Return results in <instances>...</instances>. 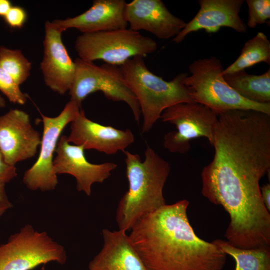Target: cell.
<instances>
[{"instance_id": "cell-6", "label": "cell", "mask_w": 270, "mask_h": 270, "mask_svg": "<svg viewBox=\"0 0 270 270\" xmlns=\"http://www.w3.org/2000/svg\"><path fill=\"white\" fill-rule=\"evenodd\" d=\"M76 71L69 90L70 100L81 106L90 94L100 91L108 100L124 102L131 110L138 123L141 112L134 94L125 83L119 66L108 64L98 66L77 58L74 61Z\"/></svg>"}, {"instance_id": "cell-9", "label": "cell", "mask_w": 270, "mask_h": 270, "mask_svg": "<svg viewBox=\"0 0 270 270\" xmlns=\"http://www.w3.org/2000/svg\"><path fill=\"white\" fill-rule=\"evenodd\" d=\"M80 107L70 100L56 116L48 117L41 114L44 130L39 156L23 178L24 183L29 189L45 192L55 188L58 180L54 170V152L63 130L76 118Z\"/></svg>"}, {"instance_id": "cell-24", "label": "cell", "mask_w": 270, "mask_h": 270, "mask_svg": "<svg viewBox=\"0 0 270 270\" xmlns=\"http://www.w3.org/2000/svg\"><path fill=\"white\" fill-rule=\"evenodd\" d=\"M6 22L12 28H22L27 19L26 10L20 6H12L4 17Z\"/></svg>"}, {"instance_id": "cell-1", "label": "cell", "mask_w": 270, "mask_h": 270, "mask_svg": "<svg viewBox=\"0 0 270 270\" xmlns=\"http://www.w3.org/2000/svg\"><path fill=\"white\" fill-rule=\"evenodd\" d=\"M186 200L164 204L139 218L130 240L148 270H222L226 254L198 238L187 215Z\"/></svg>"}, {"instance_id": "cell-13", "label": "cell", "mask_w": 270, "mask_h": 270, "mask_svg": "<svg viewBox=\"0 0 270 270\" xmlns=\"http://www.w3.org/2000/svg\"><path fill=\"white\" fill-rule=\"evenodd\" d=\"M68 140L84 150L94 149L108 155L122 152L134 140L130 129L120 130L104 126L88 119L80 109L76 118L70 122V132Z\"/></svg>"}, {"instance_id": "cell-11", "label": "cell", "mask_w": 270, "mask_h": 270, "mask_svg": "<svg viewBox=\"0 0 270 270\" xmlns=\"http://www.w3.org/2000/svg\"><path fill=\"white\" fill-rule=\"evenodd\" d=\"M40 142V133L25 112L11 109L0 116V150L8 164L15 166L32 158Z\"/></svg>"}, {"instance_id": "cell-19", "label": "cell", "mask_w": 270, "mask_h": 270, "mask_svg": "<svg viewBox=\"0 0 270 270\" xmlns=\"http://www.w3.org/2000/svg\"><path fill=\"white\" fill-rule=\"evenodd\" d=\"M213 242L226 254L234 258V270H270V246L242 248L222 240Z\"/></svg>"}, {"instance_id": "cell-20", "label": "cell", "mask_w": 270, "mask_h": 270, "mask_svg": "<svg viewBox=\"0 0 270 270\" xmlns=\"http://www.w3.org/2000/svg\"><path fill=\"white\" fill-rule=\"evenodd\" d=\"M270 64V42L266 36L258 32L244 44L237 59L222 72V75L245 70L260 62Z\"/></svg>"}, {"instance_id": "cell-10", "label": "cell", "mask_w": 270, "mask_h": 270, "mask_svg": "<svg viewBox=\"0 0 270 270\" xmlns=\"http://www.w3.org/2000/svg\"><path fill=\"white\" fill-rule=\"evenodd\" d=\"M84 150L82 146L70 144L68 136H62L57 144L53 166L56 174H67L74 176L78 190L90 196L92 184L102 183L117 164L114 162L92 164L86 158Z\"/></svg>"}, {"instance_id": "cell-21", "label": "cell", "mask_w": 270, "mask_h": 270, "mask_svg": "<svg viewBox=\"0 0 270 270\" xmlns=\"http://www.w3.org/2000/svg\"><path fill=\"white\" fill-rule=\"evenodd\" d=\"M0 66L20 86L30 76L32 63L20 50L0 46Z\"/></svg>"}, {"instance_id": "cell-25", "label": "cell", "mask_w": 270, "mask_h": 270, "mask_svg": "<svg viewBox=\"0 0 270 270\" xmlns=\"http://www.w3.org/2000/svg\"><path fill=\"white\" fill-rule=\"evenodd\" d=\"M16 176V168L6 162L0 150V188H4L5 184Z\"/></svg>"}, {"instance_id": "cell-2", "label": "cell", "mask_w": 270, "mask_h": 270, "mask_svg": "<svg viewBox=\"0 0 270 270\" xmlns=\"http://www.w3.org/2000/svg\"><path fill=\"white\" fill-rule=\"evenodd\" d=\"M123 152L128 188L118 202L116 219L119 230L126 231L141 217L166 204L163 188L170 166L148 146L143 161L138 154Z\"/></svg>"}, {"instance_id": "cell-4", "label": "cell", "mask_w": 270, "mask_h": 270, "mask_svg": "<svg viewBox=\"0 0 270 270\" xmlns=\"http://www.w3.org/2000/svg\"><path fill=\"white\" fill-rule=\"evenodd\" d=\"M190 73L184 80L195 102L208 108L218 116L235 110H250L270 115V103L248 100L225 81L221 61L215 56L200 58L188 66Z\"/></svg>"}, {"instance_id": "cell-18", "label": "cell", "mask_w": 270, "mask_h": 270, "mask_svg": "<svg viewBox=\"0 0 270 270\" xmlns=\"http://www.w3.org/2000/svg\"><path fill=\"white\" fill-rule=\"evenodd\" d=\"M226 83L244 98L255 102L270 103V69L255 75L245 70L224 75Z\"/></svg>"}, {"instance_id": "cell-27", "label": "cell", "mask_w": 270, "mask_h": 270, "mask_svg": "<svg viewBox=\"0 0 270 270\" xmlns=\"http://www.w3.org/2000/svg\"><path fill=\"white\" fill-rule=\"evenodd\" d=\"M262 202L268 212H270V184L268 183L260 187Z\"/></svg>"}, {"instance_id": "cell-8", "label": "cell", "mask_w": 270, "mask_h": 270, "mask_svg": "<svg viewBox=\"0 0 270 270\" xmlns=\"http://www.w3.org/2000/svg\"><path fill=\"white\" fill-rule=\"evenodd\" d=\"M160 118L176 128L164 138V146L170 152L185 154L190 148V140L200 137L212 146L218 116L205 106L195 102L178 104L166 109Z\"/></svg>"}, {"instance_id": "cell-5", "label": "cell", "mask_w": 270, "mask_h": 270, "mask_svg": "<svg viewBox=\"0 0 270 270\" xmlns=\"http://www.w3.org/2000/svg\"><path fill=\"white\" fill-rule=\"evenodd\" d=\"M157 48L153 39L127 28L83 33L74 42V48L80 60L88 62L100 60L116 66L134 56L144 58Z\"/></svg>"}, {"instance_id": "cell-26", "label": "cell", "mask_w": 270, "mask_h": 270, "mask_svg": "<svg viewBox=\"0 0 270 270\" xmlns=\"http://www.w3.org/2000/svg\"><path fill=\"white\" fill-rule=\"evenodd\" d=\"M12 206L6 194L4 188H0V217Z\"/></svg>"}, {"instance_id": "cell-22", "label": "cell", "mask_w": 270, "mask_h": 270, "mask_svg": "<svg viewBox=\"0 0 270 270\" xmlns=\"http://www.w3.org/2000/svg\"><path fill=\"white\" fill-rule=\"evenodd\" d=\"M248 20L246 26L254 28L258 24L268 23L270 19V0H247Z\"/></svg>"}, {"instance_id": "cell-16", "label": "cell", "mask_w": 270, "mask_h": 270, "mask_svg": "<svg viewBox=\"0 0 270 270\" xmlns=\"http://www.w3.org/2000/svg\"><path fill=\"white\" fill-rule=\"evenodd\" d=\"M124 0H95L85 12L72 18L52 22L63 32L74 28L83 33L126 28Z\"/></svg>"}, {"instance_id": "cell-17", "label": "cell", "mask_w": 270, "mask_h": 270, "mask_svg": "<svg viewBox=\"0 0 270 270\" xmlns=\"http://www.w3.org/2000/svg\"><path fill=\"white\" fill-rule=\"evenodd\" d=\"M102 236V248L90 262L89 270H148L126 231L104 228Z\"/></svg>"}, {"instance_id": "cell-3", "label": "cell", "mask_w": 270, "mask_h": 270, "mask_svg": "<svg viewBox=\"0 0 270 270\" xmlns=\"http://www.w3.org/2000/svg\"><path fill=\"white\" fill-rule=\"evenodd\" d=\"M122 78L138 102L142 116V133L149 132L162 112L180 103L194 102L184 84L186 73L166 81L146 66L144 57L134 56L118 66Z\"/></svg>"}, {"instance_id": "cell-12", "label": "cell", "mask_w": 270, "mask_h": 270, "mask_svg": "<svg viewBox=\"0 0 270 270\" xmlns=\"http://www.w3.org/2000/svg\"><path fill=\"white\" fill-rule=\"evenodd\" d=\"M62 32L52 22H45L44 56L40 64L45 84L60 94L69 91L76 71L75 62L62 42Z\"/></svg>"}, {"instance_id": "cell-7", "label": "cell", "mask_w": 270, "mask_h": 270, "mask_svg": "<svg viewBox=\"0 0 270 270\" xmlns=\"http://www.w3.org/2000/svg\"><path fill=\"white\" fill-rule=\"evenodd\" d=\"M66 258L61 244L29 224L0 246V270H30L50 262L63 264Z\"/></svg>"}, {"instance_id": "cell-28", "label": "cell", "mask_w": 270, "mask_h": 270, "mask_svg": "<svg viewBox=\"0 0 270 270\" xmlns=\"http://www.w3.org/2000/svg\"><path fill=\"white\" fill-rule=\"evenodd\" d=\"M12 6L8 0H0V16L4 17Z\"/></svg>"}, {"instance_id": "cell-29", "label": "cell", "mask_w": 270, "mask_h": 270, "mask_svg": "<svg viewBox=\"0 0 270 270\" xmlns=\"http://www.w3.org/2000/svg\"><path fill=\"white\" fill-rule=\"evenodd\" d=\"M6 105V101L4 98L0 95V108L5 107Z\"/></svg>"}, {"instance_id": "cell-23", "label": "cell", "mask_w": 270, "mask_h": 270, "mask_svg": "<svg viewBox=\"0 0 270 270\" xmlns=\"http://www.w3.org/2000/svg\"><path fill=\"white\" fill-rule=\"evenodd\" d=\"M0 90L11 102L22 105L26 102V96L21 91L19 85L0 66Z\"/></svg>"}, {"instance_id": "cell-15", "label": "cell", "mask_w": 270, "mask_h": 270, "mask_svg": "<svg viewBox=\"0 0 270 270\" xmlns=\"http://www.w3.org/2000/svg\"><path fill=\"white\" fill-rule=\"evenodd\" d=\"M244 0H200V9L194 18L172 41L178 44L190 33L204 30L208 33L216 32L222 27H228L244 33L246 24L239 16Z\"/></svg>"}, {"instance_id": "cell-14", "label": "cell", "mask_w": 270, "mask_h": 270, "mask_svg": "<svg viewBox=\"0 0 270 270\" xmlns=\"http://www.w3.org/2000/svg\"><path fill=\"white\" fill-rule=\"evenodd\" d=\"M126 20L132 30L148 32L158 38L175 37L186 22L172 14L161 0H134L126 2Z\"/></svg>"}]
</instances>
